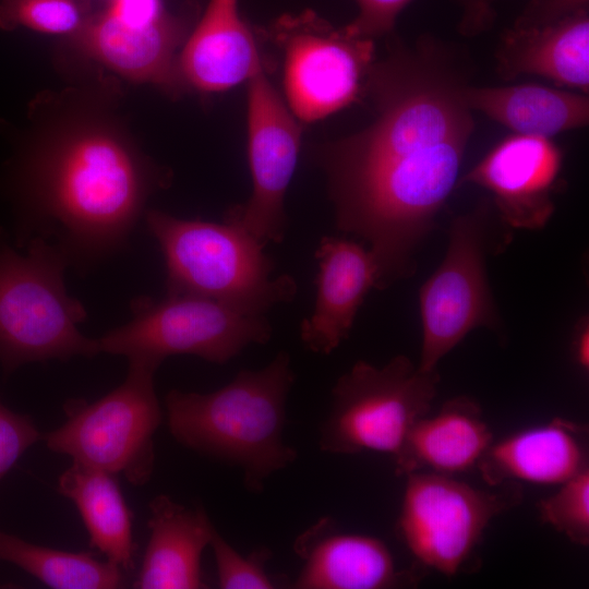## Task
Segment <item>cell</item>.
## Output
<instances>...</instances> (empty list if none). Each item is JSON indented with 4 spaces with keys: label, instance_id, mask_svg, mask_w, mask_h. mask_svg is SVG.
Masks as SVG:
<instances>
[{
    "label": "cell",
    "instance_id": "13",
    "mask_svg": "<svg viewBox=\"0 0 589 589\" xmlns=\"http://www.w3.org/2000/svg\"><path fill=\"white\" fill-rule=\"evenodd\" d=\"M184 36L161 0H110L72 35L85 55L121 76L172 92L183 88L177 60Z\"/></svg>",
    "mask_w": 589,
    "mask_h": 589
},
{
    "label": "cell",
    "instance_id": "28",
    "mask_svg": "<svg viewBox=\"0 0 589 589\" xmlns=\"http://www.w3.org/2000/svg\"><path fill=\"white\" fill-rule=\"evenodd\" d=\"M39 440L43 435L29 416L16 413L0 402V480Z\"/></svg>",
    "mask_w": 589,
    "mask_h": 589
},
{
    "label": "cell",
    "instance_id": "7",
    "mask_svg": "<svg viewBox=\"0 0 589 589\" xmlns=\"http://www.w3.org/2000/svg\"><path fill=\"white\" fill-rule=\"evenodd\" d=\"M157 369L129 362L124 381L101 398L64 404L65 421L43 435L51 452L144 485L155 467L154 435L163 413L155 390Z\"/></svg>",
    "mask_w": 589,
    "mask_h": 589
},
{
    "label": "cell",
    "instance_id": "15",
    "mask_svg": "<svg viewBox=\"0 0 589 589\" xmlns=\"http://www.w3.org/2000/svg\"><path fill=\"white\" fill-rule=\"evenodd\" d=\"M293 552L302 561L296 589H389L418 581V574L397 570L382 540L339 531L329 516L302 531Z\"/></svg>",
    "mask_w": 589,
    "mask_h": 589
},
{
    "label": "cell",
    "instance_id": "12",
    "mask_svg": "<svg viewBox=\"0 0 589 589\" xmlns=\"http://www.w3.org/2000/svg\"><path fill=\"white\" fill-rule=\"evenodd\" d=\"M267 77L263 65L248 81L250 199L224 218L266 244L286 233L284 199L297 166L301 125Z\"/></svg>",
    "mask_w": 589,
    "mask_h": 589
},
{
    "label": "cell",
    "instance_id": "20",
    "mask_svg": "<svg viewBox=\"0 0 589 589\" xmlns=\"http://www.w3.org/2000/svg\"><path fill=\"white\" fill-rule=\"evenodd\" d=\"M495 59L497 74L505 81L537 75L588 94V10L540 26L513 25L502 34Z\"/></svg>",
    "mask_w": 589,
    "mask_h": 589
},
{
    "label": "cell",
    "instance_id": "9",
    "mask_svg": "<svg viewBox=\"0 0 589 589\" xmlns=\"http://www.w3.org/2000/svg\"><path fill=\"white\" fill-rule=\"evenodd\" d=\"M495 488L480 490L434 472L407 474L397 532L420 566L445 576L470 566L491 520L522 498L519 482Z\"/></svg>",
    "mask_w": 589,
    "mask_h": 589
},
{
    "label": "cell",
    "instance_id": "22",
    "mask_svg": "<svg viewBox=\"0 0 589 589\" xmlns=\"http://www.w3.org/2000/svg\"><path fill=\"white\" fill-rule=\"evenodd\" d=\"M466 100L479 111L516 134L552 139L584 128L589 121L587 94L539 84L474 87L468 85Z\"/></svg>",
    "mask_w": 589,
    "mask_h": 589
},
{
    "label": "cell",
    "instance_id": "31",
    "mask_svg": "<svg viewBox=\"0 0 589 589\" xmlns=\"http://www.w3.org/2000/svg\"><path fill=\"white\" fill-rule=\"evenodd\" d=\"M498 0H456L461 9L458 23L460 34L477 36L489 29L495 19L494 4Z\"/></svg>",
    "mask_w": 589,
    "mask_h": 589
},
{
    "label": "cell",
    "instance_id": "3",
    "mask_svg": "<svg viewBox=\"0 0 589 589\" xmlns=\"http://www.w3.org/2000/svg\"><path fill=\"white\" fill-rule=\"evenodd\" d=\"M293 382L290 356L280 351L217 390L171 389L165 399L169 431L184 447L240 469L245 490L260 494L269 477L298 459L283 436Z\"/></svg>",
    "mask_w": 589,
    "mask_h": 589
},
{
    "label": "cell",
    "instance_id": "18",
    "mask_svg": "<svg viewBox=\"0 0 589 589\" xmlns=\"http://www.w3.org/2000/svg\"><path fill=\"white\" fill-rule=\"evenodd\" d=\"M263 65L238 0H209L177 60L182 87L202 93L225 92L248 82Z\"/></svg>",
    "mask_w": 589,
    "mask_h": 589
},
{
    "label": "cell",
    "instance_id": "26",
    "mask_svg": "<svg viewBox=\"0 0 589 589\" xmlns=\"http://www.w3.org/2000/svg\"><path fill=\"white\" fill-rule=\"evenodd\" d=\"M542 522L565 534L575 544H589V469L561 484L538 503Z\"/></svg>",
    "mask_w": 589,
    "mask_h": 589
},
{
    "label": "cell",
    "instance_id": "2",
    "mask_svg": "<svg viewBox=\"0 0 589 589\" xmlns=\"http://www.w3.org/2000/svg\"><path fill=\"white\" fill-rule=\"evenodd\" d=\"M159 178L118 137L72 133L28 161L25 187L34 237L85 269L122 249Z\"/></svg>",
    "mask_w": 589,
    "mask_h": 589
},
{
    "label": "cell",
    "instance_id": "24",
    "mask_svg": "<svg viewBox=\"0 0 589 589\" xmlns=\"http://www.w3.org/2000/svg\"><path fill=\"white\" fill-rule=\"evenodd\" d=\"M0 561L10 562L53 589H116L128 574L88 552H69L27 542L0 530Z\"/></svg>",
    "mask_w": 589,
    "mask_h": 589
},
{
    "label": "cell",
    "instance_id": "17",
    "mask_svg": "<svg viewBox=\"0 0 589 589\" xmlns=\"http://www.w3.org/2000/svg\"><path fill=\"white\" fill-rule=\"evenodd\" d=\"M588 436L587 425L554 418L493 441L477 467L493 488L510 481L561 485L589 469Z\"/></svg>",
    "mask_w": 589,
    "mask_h": 589
},
{
    "label": "cell",
    "instance_id": "4",
    "mask_svg": "<svg viewBox=\"0 0 589 589\" xmlns=\"http://www.w3.org/2000/svg\"><path fill=\"white\" fill-rule=\"evenodd\" d=\"M145 220L165 257L167 294L206 298L247 315H264L294 298V278L274 277L265 244L242 227L160 211H148Z\"/></svg>",
    "mask_w": 589,
    "mask_h": 589
},
{
    "label": "cell",
    "instance_id": "21",
    "mask_svg": "<svg viewBox=\"0 0 589 589\" xmlns=\"http://www.w3.org/2000/svg\"><path fill=\"white\" fill-rule=\"evenodd\" d=\"M493 441L480 405L470 397L458 396L445 401L434 416H424L411 426L394 458L395 472H466L478 466Z\"/></svg>",
    "mask_w": 589,
    "mask_h": 589
},
{
    "label": "cell",
    "instance_id": "32",
    "mask_svg": "<svg viewBox=\"0 0 589 589\" xmlns=\"http://www.w3.org/2000/svg\"><path fill=\"white\" fill-rule=\"evenodd\" d=\"M573 357L582 370L589 368V326L588 320L582 318L576 326L572 344Z\"/></svg>",
    "mask_w": 589,
    "mask_h": 589
},
{
    "label": "cell",
    "instance_id": "10",
    "mask_svg": "<svg viewBox=\"0 0 589 589\" xmlns=\"http://www.w3.org/2000/svg\"><path fill=\"white\" fill-rule=\"evenodd\" d=\"M269 33L283 55L288 107L299 120L323 119L364 92L374 64L373 39L336 28L312 11L284 15Z\"/></svg>",
    "mask_w": 589,
    "mask_h": 589
},
{
    "label": "cell",
    "instance_id": "11",
    "mask_svg": "<svg viewBox=\"0 0 589 589\" xmlns=\"http://www.w3.org/2000/svg\"><path fill=\"white\" fill-rule=\"evenodd\" d=\"M489 214L483 200L453 220L445 257L420 289L421 370H435L471 330L498 326L484 261Z\"/></svg>",
    "mask_w": 589,
    "mask_h": 589
},
{
    "label": "cell",
    "instance_id": "29",
    "mask_svg": "<svg viewBox=\"0 0 589 589\" xmlns=\"http://www.w3.org/2000/svg\"><path fill=\"white\" fill-rule=\"evenodd\" d=\"M359 12L346 29L358 37L374 39L394 29L398 15L413 0H354Z\"/></svg>",
    "mask_w": 589,
    "mask_h": 589
},
{
    "label": "cell",
    "instance_id": "1",
    "mask_svg": "<svg viewBox=\"0 0 589 589\" xmlns=\"http://www.w3.org/2000/svg\"><path fill=\"white\" fill-rule=\"evenodd\" d=\"M467 86L434 39L399 45L368 76L374 120L316 154L336 226L369 243L378 289L412 276L414 251L457 185L474 130Z\"/></svg>",
    "mask_w": 589,
    "mask_h": 589
},
{
    "label": "cell",
    "instance_id": "16",
    "mask_svg": "<svg viewBox=\"0 0 589 589\" xmlns=\"http://www.w3.org/2000/svg\"><path fill=\"white\" fill-rule=\"evenodd\" d=\"M315 257V308L302 321L300 337L311 351L329 354L349 336L368 292L377 288V265L369 249L336 237H323Z\"/></svg>",
    "mask_w": 589,
    "mask_h": 589
},
{
    "label": "cell",
    "instance_id": "25",
    "mask_svg": "<svg viewBox=\"0 0 589 589\" xmlns=\"http://www.w3.org/2000/svg\"><path fill=\"white\" fill-rule=\"evenodd\" d=\"M89 15L82 0H0V29L73 35Z\"/></svg>",
    "mask_w": 589,
    "mask_h": 589
},
{
    "label": "cell",
    "instance_id": "30",
    "mask_svg": "<svg viewBox=\"0 0 589 589\" xmlns=\"http://www.w3.org/2000/svg\"><path fill=\"white\" fill-rule=\"evenodd\" d=\"M588 4L589 0H531L514 26L531 27L549 24L588 10Z\"/></svg>",
    "mask_w": 589,
    "mask_h": 589
},
{
    "label": "cell",
    "instance_id": "14",
    "mask_svg": "<svg viewBox=\"0 0 589 589\" xmlns=\"http://www.w3.org/2000/svg\"><path fill=\"white\" fill-rule=\"evenodd\" d=\"M563 153L552 139L513 133L496 143L459 181L486 189L502 219L540 229L552 217Z\"/></svg>",
    "mask_w": 589,
    "mask_h": 589
},
{
    "label": "cell",
    "instance_id": "27",
    "mask_svg": "<svg viewBox=\"0 0 589 589\" xmlns=\"http://www.w3.org/2000/svg\"><path fill=\"white\" fill-rule=\"evenodd\" d=\"M213 551L217 582L221 589H273L277 584L266 572L272 553L260 548L243 556L235 550L215 528L209 541Z\"/></svg>",
    "mask_w": 589,
    "mask_h": 589
},
{
    "label": "cell",
    "instance_id": "5",
    "mask_svg": "<svg viewBox=\"0 0 589 589\" xmlns=\"http://www.w3.org/2000/svg\"><path fill=\"white\" fill-rule=\"evenodd\" d=\"M68 266L43 239L32 238L21 254L0 238V363L5 373L31 362L100 353L97 339L79 329L86 310L67 291Z\"/></svg>",
    "mask_w": 589,
    "mask_h": 589
},
{
    "label": "cell",
    "instance_id": "6",
    "mask_svg": "<svg viewBox=\"0 0 589 589\" xmlns=\"http://www.w3.org/2000/svg\"><path fill=\"white\" fill-rule=\"evenodd\" d=\"M438 384L437 369L421 370L402 354L383 366L359 360L332 388L320 449L334 455L373 450L394 459L411 426L430 411Z\"/></svg>",
    "mask_w": 589,
    "mask_h": 589
},
{
    "label": "cell",
    "instance_id": "19",
    "mask_svg": "<svg viewBox=\"0 0 589 589\" xmlns=\"http://www.w3.org/2000/svg\"><path fill=\"white\" fill-rule=\"evenodd\" d=\"M149 538L132 588L205 589L203 551L216 528L203 506L187 507L165 494L148 505Z\"/></svg>",
    "mask_w": 589,
    "mask_h": 589
},
{
    "label": "cell",
    "instance_id": "8",
    "mask_svg": "<svg viewBox=\"0 0 589 589\" xmlns=\"http://www.w3.org/2000/svg\"><path fill=\"white\" fill-rule=\"evenodd\" d=\"M131 320L97 338L100 352L158 369L170 356L192 354L224 364L273 328L265 315H247L214 300L167 294L131 302Z\"/></svg>",
    "mask_w": 589,
    "mask_h": 589
},
{
    "label": "cell",
    "instance_id": "23",
    "mask_svg": "<svg viewBox=\"0 0 589 589\" xmlns=\"http://www.w3.org/2000/svg\"><path fill=\"white\" fill-rule=\"evenodd\" d=\"M58 492L76 506L89 545L127 574L134 572L136 543L132 517L116 476L73 461L58 480Z\"/></svg>",
    "mask_w": 589,
    "mask_h": 589
}]
</instances>
